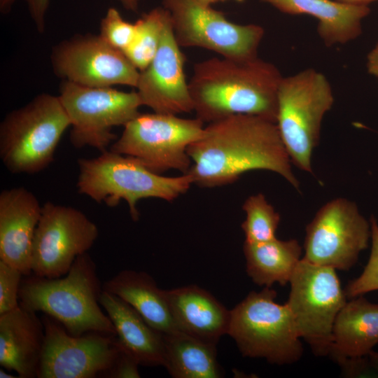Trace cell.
<instances>
[{"instance_id":"cell-1","label":"cell","mask_w":378,"mask_h":378,"mask_svg":"<svg viewBox=\"0 0 378 378\" xmlns=\"http://www.w3.org/2000/svg\"><path fill=\"white\" fill-rule=\"evenodd\" d=\"M188 154L193 164L187 174L200 187L225 186L246 172L267 170L299 188L276 122L257 115L237 114L209 123Z\"/></svg>"},{"instance_id":"cell-2","label":"cell","mask_w":378,"mask_h":378,"mask_svg":"<svg viewBox=\"0 0 378 378\" xmlns=\"http://www.w3.org/2000/svg\"><path fill=\"white\" fill-rule=\"evenodd\" d=\"M278 68L258 57H211L195 64L188 82L193 111L204 123L237 114L276 120Z\"/></svg>"},{"instance_id":"cell-3","label":"cell","mask_w":378,"mask_h":378,"mask_svg":"<svg viewBox=\"0 0 378 378\" xmlns=\"http://www.w3.org/2000/svg\"><path fill=\"white\" fill-rule=\"evenodd\" d=\"M102 290L96 265L85 253L76 258L64 277L48 279L31 274L22 279L19 303L29 311L48 315L75 336L89 332L116 335L101 308Z\"/></svg>"},{"instance_id":"cell-4","label":"cell","mask_w":378,"mask_h":378,"mask_svg":"<svg viewBox=\"0 0 378 378\" xmlns=\"http://www.w3.org/2000/svg\"><path fill=\"white\" fill-rule=\"evenodd\" d=\"M79 193L108 206L127 202L131 217L137 220V202L155 197L169 202L186 193L193 181L188 174L163 176L148 169L136 159L106 150L94 158L78 160Z\"/></svg>"},{"instance_id":"cell-5","label":"cell","mask_w":378,"mask_h":378,"mask_svg":"<svg viewBox=\"0 0 378 378\" xmlns=\"http://www.w3.org/2000/svg\"><path fill=\"white\" fill-rule=\"evenodd\" d=\"M69 118L58 96L38 94L0 125V157L11 173L35 174L54 160Z\"/></svg>"},{"instance_id":"cell-6","label":"cell","mask_w":378,"mask_h":378,"mask_svg":"<svg viewBox=\"0 0 378 378\" xmlns=\"http://www.w3.org/2000/svg\"><path fill=\"white\" fill-rule=\"evenodd\" d=\"M333 103L329 80L314 69L283 76L279 84L276 124L291 162L307 172H312L321 122Z\"/></svg>"},{"instance_id":"cell-7","label":"cell","mask_w":378,"mask_h":378,"mask_svg":"<svg viewBox=\"0 0 378 378\" xmlns=\"http://www.w3.org/2000/svg\"><path fill=\"white\" fill-rule=\"evenodd\" d=\"M276 297L270 287L251 292L230 310L227 334L244 356L292 364L302 357V344L287 304H278Z\"/></svg>"},{"instance_id":"cell-8","label":"cell","mask_w":378,"mask_h":378,"mask_svg":"<svg viewBox=\"0 0 378 378\" xmlns=\"http://www.w3.org/2000/svg\"><path fill=\"white\" fill-rule=\"evenodd\" d=\"M204 130V122L197 118L139 113L124 126L109 150L132 157L158 174L169 169L187 174L192 165L188 148L202 137Z\"/></svg>"},{"instance_id":"cell-9","label":"cell","mask_w":378,"mask_h":378,"mask_svg":"<svg viewBox=\"0 0 378 378\" xmlns=\"http://www.w3.org/2000/svg\"><path fill=\"white\" fill-rule=\"evenodd\" d=\"M289 284L286 304L299 336L316 355H329L333 325L346 302L335 270L302 258Z\"/></svg>"},{"instance_id":"cell-10","label":"cell","mask_w":378,"mask_h":378,"mask_svg":"<svg viewBox=\"0 0 378 378\" xmlns=\"http://www.w3.org/2000/svg\"><path fill=\"white\" fill-rule=\"evenodd\" d=\"M69 118L70 141L78 148L90 146L101 153L117 139L113 127H123L140 113L136 91L92 88L64 80L58 96Z\"/></svg>"},{"instance_id":"cell-11","label":"cell","mask_w":378,"mask_h":378,"mask_svg":"<svg viewBox=\"0 0 378 378\" xmlns=\"http://www.w3.org/2000/svg\"><path fill=\"white\" fill-rule=\"evenodd\" d=\"M169 13L174 36L184 48H201L221 57L247 60L258 57L265 34L255 24H241L196 0H161Z\"/></svg>"},{"instance_id":"cell-12","label":"cell","mask_w":378,"mask_h":378,"mask_svg":"<svg viewBox=\"0 0 378 378\" xmlns=\"http://www.w3.org/2000/svg\"><path fill=\"white\" fill-rule=\"evenodd\" d=\"M98 235L97 226L81 211L46 202L33 240L32 274L48 279L66 275Z\"/></svg>"},{"instance_id":"cell-13","label":"cell","mask_w":378,"mask_h":378,"mask_svg":"<svg viewBox=\"0 0 378 378\" xmlns=\"http://www.w3.org/2000/svg\"><path fill=\"white\" fill-rule=\"evenodd\" d=\"M371 225L356 204L345 198L329 201L307 225L303 258L318 265L348 270L367 248Z\"/></svg>"},{"instance_id":"cell-14","label":"cell","mask_w":378,"mask_h":378,"mask_svg":"<svg viewBox=\"0 0 378 378\" xmlns=\"http://www.w3.org/2000/svg\"><path fill=\"white\" fill-rule=\"evenodd\" d=\"M41 320L45 340L37 378L105 377L120 351L116 335L89 332L75 336L47 314Z\"/></svg>"},{"instance_id":"cell-15","label":"cell","mask_w":378,"mask_h":378,"mask_svg":"<svg viewBox=\"0 0 378 378\" xmlns=\"http://www.w3.org/2000/svg\"><path fill=\"white\" fill-rule=\"evenodd\" d=\"M51 62L57 76L87 87L136 88L139 76L125 55L99 35H81L61 42L52 49Z\"/></svg>"},{"instance_id":"cell-16","label":"cell","mask_w":378,"mask_h":378,"mask_svg":"<svg viewBox=\"0 0 378 378\" xmlns=\"http://www.w3.org/2000/svg\"><path fill=\"white\" fill-rule=\"evenodd\" d=\"M174 36L170 15L157 52L139 76L136 86L142 106L154 112L178 115L193 111L186 78V57Z\"/></svg>"},{"instance_id":"cell-17","label":"cell","mask_w":378,"mask_h":378,"mask_svg":"<svg viewBox=\"0 0 378 378\" xmlns=\"http://www.w3.org/2000/svg\"><path fill=\"white\" fill-rule=\"evenodd\" d=\"M41 210L36 197L24 188L0 193V260L24 276L32 274V245Z\"/></svg>"},{"instance_id":"cell-18","label":"cell","mask_w":378,"mask_h":378,"mask_svg":"<svg viewBox=\"0 0 378 378\" xmlns=\"http://www.w3.org/2000/svg\"><path fill=\"white\" fill-rule=\"evenodd\" d=\"M45 340L36 312L20 305L0 315V365L20 378L37 377Z\"/></svg>"},{"instance_id":"cell-19","label":"cell","mask_w":378,"mask_h":378,"mask_svg":"<svg viewBox=\"0 0 378 378\" xmlns=\"http://www.w3.org/2000/svg\"><path fill=\"white\" fill-rule=\"evenodd\" d=\"M164 291L179 331L216 345L227 334L230 311L211 293L194 285Z\"/></svg>"},{"instance_id":"cell-20","label":"cell","mask_w":378,"mask_h":378,"mask_svg":"<svg viewBox=\"0 0 378 378\" xmlns=\"http://www.w3.org/2000/svg\"><path fill=\"white\" fill-rule=\"evenodd\" d=\"M289 15H309L318 21L317 33L331 47L345 44L362 33V22L370 14L368 5L332 0H261Z\"/></svg>"},{"instance_id":"cell-21","label":"cell","mask_w":378,"mask_h":378,"mask_svg":"<svg viewBox=\"0 0 378 378\" xmlns=\"http://www.w3.org/2000/svg\"><path fill=\"white\" fill-rule=\"evenodd\" d=\"M99 303L111 319L119 345L140 365L164 364L162 335L153 328L127 302L116 295L102 290Z\"/></svg>"},{"instance_id":"cell-22","label":"cell","mask_w":378,"mask_h":378,"mask_svg":"<svg viewBox=\"0 0 378 378\" xmlns=\"http://www.w3.org/2000/svg\"><path fill=\"white\" fill-rule=\"evenodd\" d=\"M378 343V304L363 295L346 302L338 313L332 328L329 355L340 365L362 358Z\"/></svg>"},{"instance_id":"cell-23","label":"cell","mask_w":378,"mask_h":378,"mask_svg":"<svg viewBox=\"0 0 378 378\" xmlns=\"http://www.w3.org/2000/svg\"><path fill=\"white\" fill-rule=\"evenodd\" d=\"M102 288L127 302L162 335L178 330L164 290L159 288L155 280L147 273L124 270L106 281Z\"/></svg>"},{"instance_id":"cell-24","label":"cell","mask_w":378,"mask_h":378,"mask_svg":"<svg viewBox=\"0 0 378 378\" xmlns=\"http://www.w3.org/2000/svg\"><path fill=\"white\" fill-rule=\"evenodd\" d=\"M246 272L259 286L271 287L274 283L290 282L302 259V248L296 239L277 238L262 242L244 244Z\"/></svg>"},{"instance_id":"cell-25","label":"cell","mask_w":378,"mask_h":378,"mask_svg":"<svg viewBox=\"0 0 378 378\" xmlns=\"http://www.w3.org/2000/svg\"><path fill=\"white\" fill-rule=\"evenodd\" d=\"M164 364L176 378H218L222 376L216 358V345L181 331L162 335Z\"/></svg>"},{"instance_id":"cell-26","label":"cell","mask_w":378,"mask_h":378,"mask_svg":"<svg viewBox=\"0 0 378 378\" xmlns=\"http://www.w3.org/2000/svg\"><path fill=\"white\" fill-rule=\"evenodd\" d=\"M169 15L164 7H156L134 22L135 35L124 54L139 71L144 70L154 58Z\"/></svg>"},{"instance_id":"cell-27","label":"cell","mask_w":378,"mask_h":378,"mask_svg":"<svg viewBox=\"0 0 378 378\" xmlns=\"http://www.w3.org/2000/svg\"><path fill=\"white\" fill-rule=\"evenodd\" d=\"M242 208L246 213V219L241 224L245 241L262 242L276 238L281 217L263 194L249 196Z\"/></svg>"},{"instance_id":"cell-28","label":"cell","mask_w":378,"mask_h":378,"mask_svg":"<svg viewBox=\"0 0 378 378\" xmlns=\"http://www.w3.org/2000/svg\"><path fill=\"white\" fill-rule=\"evenodd\" d=\"M372 248L370 258L361 274L351 281L344 290L346 298L352 299L378 290V223L370 218Z\"/></svg>"},{"instance_id":"cell-29","label":"cell","mask_w":378,"mask_h":378,"mask_svg":"<svg viewBox=\"0 0 378 378\" xmlns=\"http://www.w3.org/2000/svg\"><path fill=\"white\" fill-rule=\"evenodd\" d=\"M136 31L135 23L123 19L115 8H109L100 24L101 38L123 53L131 45Z\"/></svg>"},{"instance_id":"cell-30","label":"cell","mask_w":378,"mask_h":378,"mask_svg":"<svg viewBox=\"0 0 378 378\" xmlns=\"http://www.w3.org/2000/svg\"><path fill=\"white\" fill-rule=\"evenodd\" d=\"M22 273L0 260V315L20 307L19 291Z\"/></svg>"},{"instance_id":"cell-31","label":"cell","mask_w":378,"mask_h":378,"mask_svg":"<svg viewBox=\"0 0 378 378\" xmlns=\"http://www.w3.org/2000/svg\"><path fill=\"white\" fill-rule=\"evenodd\" d=\"M139 363L128 352L120 346L119 355L111 370L105 377L109 378H137L140 377L139 372Z\"/></svg>"},{"instance_id":"cell-32","label":"cell","mask_w":378,"mask_h":378,"mask_svg":"<svg viewBox=\"0 0 378 378\" xmlns=\"http://www.w3.org/2000/svg\"><path fill=\"white\" fill-rule=\"evenodd\" d=\"M30 15L39 32L45 29V18L50 0H24Z\"/></svg>"},{"instance_id":"cell-33","label":"cell","mask_w":378,"mask_h":378,"mask_svg":"<svg viewBox=\"0 0 378 378\" xmlns=\"http://www.w3.org/2000/svg\"><path fill=\"white\" fill-rule=\"evenodd\" d=\"M366 67L370 74L378 77V43L368 54Z\"/></svg>"},{"instance_id":"cell-34","label":"cell","mask_w":378,"mask_h":378,"mask_svg":"<svg viewBox=\"0 0 378 378\" xmlns=\"http://www.w3.org/2000/svg\"><path fill=\"white\" fill-rule=\"evenodd\" d=\"M122 6L130 11L136 12L139 8V0H118Z\"/></svg>"},{"instance_id":"cell-35","label":"cell","mask_w":378,"mask_h":378,"mask_svg":"<svg viewBox=\"0 0 378 378\" xmlns=\"http://www.w3.org/2000/svg\"><path fill=\"white\" fill-rule=\"evenodd\" d=\"M368 363L370 365L378 371V352L372 351L368 355Z\"/></svg>"},{"instance_id":"cell-36","label":"cell","mask_w":378,"mask_h":378,"mask_svg":"<svg viewBox=\"0 0 378 378\" xmlns=\"http://www.w3.org/2000/svg\"><path fill=\"white\" fill-rule=\"evenodd\" d=\"M16 0H0V10L2 13H7L11 9Z\"/></svg>"},{"instance_id":"cell-37","label":"cell","mask_w":378,"mask_h":378,"mask_svg":"<svg viewBox=\"0 0 378 378\" xmlns=\"http://www.w3.org/2000/svg\"><path fill=\"white\" fill-rule=\"evenodd\" d=\"M337 1L345 3V4H354V5L369 6V4L374 1H377L378 0H337Z\"/></svg>"},{"instance_id":"cell-38","label":"cell","mask_w":378,"mask_h":378,"mask_svg":"<svg viewBox=\"0 0 378 378\" xmlns=\"http://www.w3.org/2000/svg\"><path fill=\"white\" fill-rule=\"evenodd\" d=\"M5 370L1 369L0 370V377L1 378H15L18 377V376L13 375L8 372H6Z\"/></svg>"},{"instance_id":"cell-39","label":"cell","mask_w":378,"mask_h":378,"mask_svg":"<svg viewBox=\"0 0 378 378\" xmlns=\"http://www.w3.org/2000/svg\"><path fill=\"white\" fill-rule=\"evenodd\" d=\"M196 1L206 6H212L213 4L220 1L219 0H196Z\"/></svg>"},{"instance_id":"cell-40","label":"cell","mask_w":378,"mask_h":378,"mask_svg":"<svg viewBox=\"0 0 378 378\" xmlns=\"http://www.w3.org/2000/svg\"><path fill=\"white\" fill-rule=\"evenodd\" d=\"M220 1H227V0H219ZM236 1H239V2H241L243 1L244 0H234Z\"/></svg>"}]
</instances>
